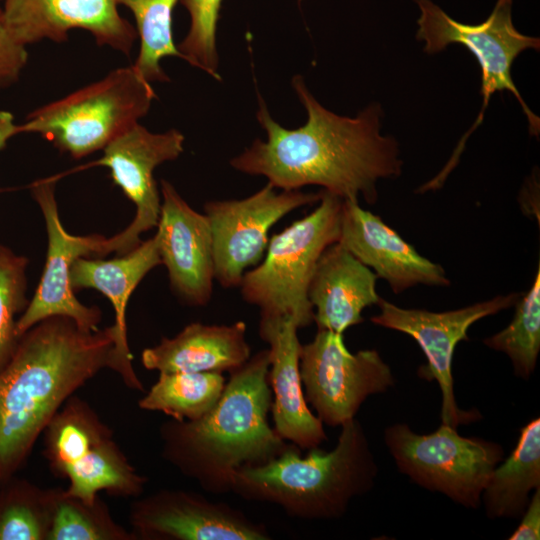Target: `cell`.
I'll return each instance as SVG.
<instances>
[{
  "mask_svg": "<svg viewBox=\"0 0 540 540\" xmlns=\"http://www.w3.org/2000/svg\"><path fill=\"white\" fill-rule=\"evenodd\" d=\"M292 87L307 112L306 123L284 128L259 96L256 118L267 139H255L230 165L264 176L276 189L316 185L342 200L374 204L378 181L400 176L403 166L397 141L380 133L381 106L373 103L355 117L341 116L316 100L302 76L292 78Z\"/></svg>",
  "mask_w": 540,
  "mask_h": 540,
  "instance_id": "obj_1",
  "label": "cell"
},
{
  "mask_svg": "<svg viewBox=\"0 0 540 540\" xmlns=\"http://www.w3.org/2000/svg\"><path fill=\"white\" fill-rule=\"evenodd\" d=\"M112 326L84 331L69 317L46 318L20 336L0 369V485L26 463L66 400L110 369Z\"/></svg>",
  "mask_w": 540,
  "mask_h": 540,
  "instance_id": "obj_2",
  "label": "cell"
},
{
  "mask_svg": "<svg viewBox=\"0 0 540 540\" xmlns=\"http://www.w3.org/2000/svg\"><path fill=\"white\" fill-rule=\"evenodd\" d=\"M270 351L263 349L230 372L216 404L192 421L161 424V455L210 493L231 491L234 472L261 465L288 446L268 423Z\"/></svg>",
  "mask_w": 540,
  "mask_h": 540,
  "instance_id": "obj_3",
  "label": "cell"
},
{
  "mask_svg": "<svg viewBox=\"0 0 540 540\" xmlns=\"http://www.w3.org/2000/svg\"><path fill=\"white\" fill-rule=\"evenodd\" d=\"M377 473L365 431L353 418L341 425L331 451L315 447L302 457L298 446L288 444L264 464L237 469L231 491L245 500L275 504L291 517L331 520L372 489Z\"/></svg>",
  "mask_w": 540,
  "mask_h": 540,
  "instance_id": "obj_4",
  "label": "cell"
},
{
  "mask_svg": "<svg viewBox=\"0 0 540 540\" xmlns=\"http://www.w3.org/2000/svg\"><path fill=\"white\" fill-rule=\"evenodd\" d=\"M155 98L151 83L134 67H120L31 111L19 133H34L59 151L80 159L103 150L140 123Z\"/></svg>",
  "mask_w": 540,
  "mask_h": 540,
  "instance_id": "obj_5",
  "label": "cell"
},
{
  "mask_svg": "<svg viewBox=\"0 0 540 540\" xmlns=\"http://www.w3.org/2000/svg\"><path fill=\"white\" fill-rule=\"evenodd\" d=\"M319 205L270 239L262 262L246 271L243 299L260 309V317H287L299 328L314 322L308 288L316 264L340 234L343 200L321 190Z\"/></svg>",
  "mask_w": 540,
  "mask_h": 540,
  "instance_id": "obj_6",
  "label": "cell"
},
{
  "mask_svg": "<svg viewBox=\"0 0 540 540\" xmlns=\"http://www.w3.org/2000/svg\"><path fill=\"white\" fill-rule=\"evenodd\" d=\"M413 2L420 11L415 37L424 42L425 53L435 54L451 44H460L475 56L481 69L480 92L483 101L480 112L460 139L447 164L433 178L436 184L442 185L457 165L469 136L482 123L493 93L504 90L512 93L527 118L529 134L539 136L540 118L523 100L513 82L511 69L516 57L524 50H539L540 39L524 35L516 29L512 20L513 0H496L490 15L483 22L472 25L456 21L432 0Z\"/></svg>",
  "mask_w": 540,
  "mask_h": 540,
  "instance_id": "obj_7",
  "label": "cell"
},
{
  "mask_svg": "<svg viewBox=\"0 0 540 540\" xmlns=\"http://www.w3.org/2000/svg\"><path fill=\"white\" fill-rule=\"evenodd\" d=\"M41 437L50 470L69 481V494L86 502L101 491L123 498L143 494L147 478L131 465L111 428L85 399L69 397Z\"/></svg>",
  "mask_w": 540,
  "mask_h": 540,
  "instance_id": "obj_8",
  "label": "cell"
},
{
  "mask_svg": "<svg viewBox=\"0 0 540 540\" xmlns=\"http://www.w3.org/2000/svg\"><path fill=\"white\" fill-rule=\"evenodd\" d=\"M384 441L401 473L467 508L480 505L504 454L499 444L463 437L445 424L430 434H417L407 424L396 423L385 429Z\"/></svg>",
  "mask_w": 540,
  "mask_h": 540,
  "instance_id": "obj_9",
  "label": "cell"
},
{
  "mask_svg": "<svg viewBox=\"0 0 540 540\" xmlns=\"http://www.w3.org/2000/svg\"><path fill=\"white\" fill-rule=\"evenodd\" d=\"M299 371L306 402L331 427L355 418L367 397L386 392L395 382L378 351L352 354L343 334L325 329L301 346Z\"/></svg>",
  "mask_w": 540,
  "mask_h": 540,
  "instance_id": "obj_10",
  "label": "cell"
},
{
  "mask_svg": "<svg viewBox=\"0 0 540 540\" xmlns=\"http://www.w3.org/2000/svg\"><path fill=\"white\" fill-rule=\"evenodd\" d=\"M320 197V191H277L267 182L246 198L207 202L204 211L212 232L214 279L224 288L239 287L246 269L262 260L273 225L291 211L319 202Z\"/></svg>",
  "mask_w": 540,
  "mask_h": 540,
  "instance_id": "obj_11",
  "label": "cell"
},
{
  "mask_svg": "<svg viewBox=\"0 0 540 540\" xmlns=\"http://www.w3.org/2000/svg\"><path fill=\"white\" fill-rule=\"evenodd\" d=\"M520 293L498 295L490 300L445 312L398 307L380 298V313L371 321L379 326L411 336L422 349L427 364L420 375L436 380L442 394L441 424L457 428L478 418V414L461 410L454 396L452 359L457 344L468 340L467 331L476 321L508 309L519 300Z\"/></svg>",
  "mask_w": 540,
  "mask_h": 540,
  "instance_id": "obj_12",
  "label": "cell"
},
{
  "mask_svg": "<svg viewBox=\"0 0 540 540\" xmlns=\"http://www.w3.org/2000/svg\"><path fill=\"white\" fill-rule=\"evenodd\" d=\"M33 198L43 214L48 247L44 270L35 293L16 322L20 338L38 322L52 317L71 318L84 331H97L102 313L97 306H86L75 295L70 282L73 262L80 257L103 258L101 235H72L63 227L55 197V181L42 179L31 186Z\"/></svg>",
  "mask_w": 540,
  "mask_h": 540,
  "instance_id": "obj_13",
  "label": "cell"
},
{
  "mask_svg": "<svg viewBox=\"0 0 540 540\" xmlns=\"http://www.w3.org/2000/svg\"><path fill=\"white\" fill-rule=\"evenodd\" d=\"M184 141L177 129L155 133L138 123L103 149V156L96 163L110 170L114 184L136 207L132 222L113 237L105 238L104 257L131 251L141 243L143 233L157 227L161 194L154 170L177 159L184 150Z\"/></svg>",
  "mask_w": 540,
  "mask_h": 540,
  "instance_id": "obj_14",
  "label": "cell"
},
{
  "mask_svg": "<svg viewBox=\"0 0 540 540\" xmlns=\"http://www.w3.org/2000/svg\"><path fill=\"white\" fill-rule=\"evenodd\" d=\"M129 523L137 540H268L266 527L224 502L180 489L137 497Z\"/></svg>",
  "mask_w": 540,
  "mask_h": 540,
  "instance_id": "obj_15",
  "label": "cell"
},
{
  "mask_svg": "<svg viewBox=\"0 0 540 540\" xmlns=\"http://www.w3.org/2000/svg\"><path fill=\"white\" fill-rule=\"evenodd\" d=\"M9 34L27 47L42 40L61 43L74 29L89 32L99 46L129 55L135 28L118 11L117 0H3Z\"/></svg>",
  "mask_w": 540,
  "mask_h": 540,
  "instance_id": "obj_16",
  "label": "cell"
},
{
  "mask_svg": "<svg viewBox=\"0 0 540 540\" xmlns=\"http://www.w3.org/2000/svg\"><path fill=\"white\" fill-rule=\"evenodd\" d=\"M161 211L155 233L170 285L189 305H206L214 280L208 217L195 211L167 180L160 182Z\"/></svg>",
  "mask_w": 540,
  "mask_h": 540,
  "instance_id": "obj_17",
  "label": "cell"
},
{
  "mask_svg": "<svg viewBox=\"0 0 540 540\" xmlns=\"http://www.w3.org/2000/svg\"><path fill=\"white\" fill-rule=\"evenodd\" d=\"M361 263L388 282L395 294L419 284L447 287L444 268L419 254L379 216L343 200L337 241Z\"/></svg>",
  "mask_w": 540,
  "mask_h": 540,
  "instance_id": "obj_18",
  "label": "cell"
},
{
  "mask_svg": "<svg viewBox=\"0 0 540 540\" xmlns=\"http://www.w3.org/2000/svg\"><path fill=\"white\" fill-rule=\"evenodd\" d=\"M162 264L157 237L154 234L131 251L115 258L80 257L71 267L70 282L74 291L91 288L101 292L115 313L114 347L110 369L116 372L126 387L144 391V385L133 367L127 339L126 309L129 298L143 278Z\"/></svg>",
  "mask_w": 540,
  "mask_h": 540,
  "instance_id": "obj_19",
  "label": "cell"
},
{
  "mask_svg": "<svg viewBox=\"0 0 540 540\" xmlns=\"http://www.w3.org/2000/svg\"><path fill=\"white\" fill-rule=\"evenodd\" d=\"M298 327L287 317H260V337L269 344L268 382L275 432L300 449H312L327 440L322 421L309 409L299 371L301 344Z\"/></svg>",
  "mask_w": 540,
  "mask_h": 540,
  "instance_id": "obj_20",
  "label": "cell"
},
{
  "mask_svg": "<svg viewBox=\"0 0 540 540\" xmlns=\"http://www.w3.org/2000/svg\"><path fill=\"white\" fill-rule=\"evenodd\" d=\"M377 275L338 242L321 254L308 288L318 329L337 334L363 322L362 311L378 304Z\"/></svg>",
  "mask_w": 540,
  "mask_h": 540,
  "instance_id": "obj_21",
  "label": "cell"
},
{
  "mask_svg": "<svg viewBox=\"0 0 540 540\" xmlns=\"http://www.w3.org/2000/svg\"><path fill=\"white\" fill-rule=\"evenodd\" d=\"M243 321L230 325H206L194 322L172 338L143 350L145 369L159 373L232 372L250 358Z\"/></svg>",
  "mask_w": 540,
  "mask_h": 540,
  "instance_id": "obj_22",
  "label": "cell"
},
{
  "mask_svg": "<svg viewBox=\"0 0 540 540\" xmlns=\"http://www.w3.org/2000/svg\"><path fill=\"white\" fill-rule=\"evenodd\" d=\"M540 488V419L520 431L516 447L492 471L481 501L490 518H518L524 513L531 491Z\"/></svg>",
  "mask_w": 540,
  "mask_h": 540,
  "instance_id": "obj_23",
  "label": "cell"
},
{
  "mask_svg": "<svg viewBox=\"0 0 540 540\" xmlns=\"http://www.w3.org/2000/svg\"><path fill=\"white\" fill-rule=\"evenodd\" d=\"M225 386L222 372L159 373L158 380L139 399L142 410L159 411L177 421H192L206 414Z\"/></svg>",
  "mask_w": 540,
  "mask_h": 540,
  "instance_id": "obj_24",
  "label": "cell"
},
{
  "mask_svg": "<svg viewBox=\"0 0 540 540\" xmlns=\"http://www.w3.org/2000/svg\"><path fill=\"white\" fill-rule=\"evenodd\" d=\"M55 487L12 477L0 485V540H48Z\"/></svg>",
  "mask_w": 540,
  "mask_h": 540,
  "instance_id": "obj_25",
  "label": "cell"
},
{
  "mask_svg": "<svg viewBox=\"0 0 540 540\" xmlns=\"http://www.w3.org/2000/svg\"><path fill=\"white\" fill-rule=\"evenodd\" d=\"M180 0H117L133 14L139 52L134 69L148 82L169 81L161 67V60L168 56L181 58L173 40V10Z\"/></svg>",
  "mask_w": 540,
  "mask_h": 540,
  "instance_id": "obj_26",
  "label": "cell"
},
{
  "mask_svg": "<svg viewBox=\"0 0 540 540\" xmlns=\"http://www.w3.org/2000/svg\"><path fill=\"white\" fill-rule=\"evenodd\" d=\"M48 540H137L112 516L99 496L86 502L55 487L52 524Z\"/></svg>",
  "mask_w": 540,
  "mask_h": 540,
  "instance_id": "obj_27",
  "label": "cell"
},
{
  "mask_svg": "<svg viewBox=\"0 0 540 540\" xmlns=\"http://www.w3.org/2000/svg\"><path fill=\"white\" fill-rule=\"evenodd\" d=\"M511 323L484 340L489 348L505 353L516 376L528 379L535 369L540 351V265L529 289L515 303Z\"/></svg>",
  "mask_w": 540,
  "mask_h": 540,
  "instance_id": "obj_28",
  "label": "cell"
},
{
  "mask_svg": "<svg viewBox=\"0 0 540 540\" xmlns=\"http://www.w3.org/2000/svg\"><path fill=\"white\" fill-rule=\"evenodd\" d=\"M26 257L0 244V369L11 358L19 337L16 315L27 306Z\"/></svg>",
  "mask_w": 540,
  "mask_h": 540,
  "instance_id": "obj_29",
  "label": "cell"
},
{
  "mask_svg": "<svg viewBox=\"0 0 540 540\" xmlns=\"http://www.w3.org/2000/svg\"><path fill=\"white\" fill-rule=\"evenodd\" d=\"M223 0H180L190 16L189 30L177 45L181 58L220 80L216 30Z\"/></svg>",
  "mask_w": 540,
  "mask_h": 540,
  "instance_id": "obj_30",
  "label": "cell"
},
{
  "mask_svg": "<svg viewBox=\"0 0 540 540\" xmlns=\"http://www.w3.org/2000/svg\"><path fill=\"white\" fill-rule=\"evenodd\" d=\"M28 61L27 47L18 43L7 31L0 9V90L15 83Z\"/></svg>",
  "mask_w": 540,
  "mask_h": 540,
  "instance_id": "obj_31",
  "label": "cell"
},
{
  "mask_svg": "<svg viewBox=\"0 0 540 540\" xmlns=\"http://www.w3.org/2000/svg\"><path fill=\"white\" fill-rule=\"evenodd\" d=\"M522 521L509 537L510 540H538L540 539V488L534 491L533 496L522 514Z\"/></svg>",
  "mask_w": 540,
  "mask_h": 540,
  "instance_id": "obj_32",
  "label": "cell"
},
{
  "mask_svg": "<svg viewBox=\"0 0 540 540\" xmlns=\"http://www.w3.org/2000/svg\"><path fill=\"white\" fill-rule=\"evenodd\" d=\"M19 134L18 124L12 113L0 110V152L7 142L15 135Z\"/></svg>",
  "mask_w": 540,
  "mask_h": 540,
  "instance_id": "obj_33",
  "label": "cell"
}]
</instances>
